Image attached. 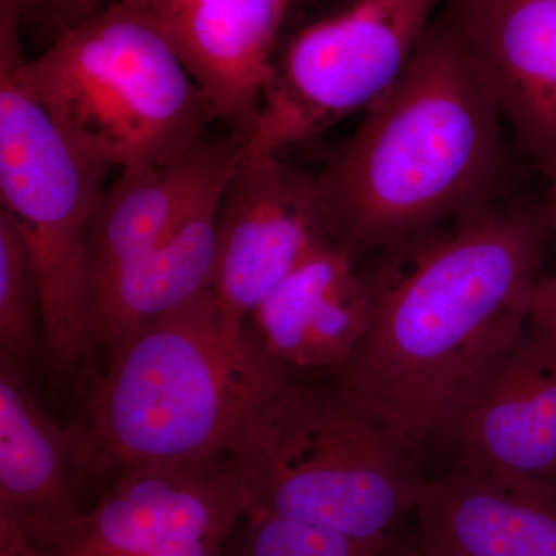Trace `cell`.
<instances>
[{
  "mask_svg": "<svg viewBox=\"0 0 556 556\" xmlns=\"http://www.w3.org/2000/svg\"><path fill=\"white\" fill-rule=\"evenodd\" d=\"M544 177L556 167V0H447L438 16Z\"/></svg>",
  "mask_w": 556,
  "mask_h": 556,
  "instance_id": "obj_11",
  "label": "cell"
},
{
  "mask_svg": "<svg viewBox=\"0 0 556 556\" xmlns=\"http://www.w3.org/2000/svg\"><path fill=\"white\" fill-rule=\"evenodd\" d=\"M25 76L60 129L110 169L181 160L218 123L206 91L129 0L28 58Z\"/></svg>",
  "mask_w": 556,
  "mask_h": 556,
  "instance_id": "obj_4",
  "label": "cell"
},
{
  "mask_svg": "<svg viewBox=\"0 0 556 556\" xmlns=\"http://www.w3.org/2000/svg\"><path fill=\"white\" fill-rule=\"evenodd\" d=\"M547 199L546 204H544V212H546V217L548 222V226H551L552 232H556V167L551 174L547 175Z\"/></svg>",
  "mask_w": 556,
  "mask_h": 556,
  "instance_id": "obj_22",
  "label": "cell"
},
{
  "mask_svg": "<svg viewBox=\"0 0 556 556\" xmlns=\"http://www.w3.org/2000/svg\"><path fill=\"white\" fill-rule=\"evenodd\" d=\"M529 320L556 342V276L538 280L529 300Z\"/></svg>",
  "mask_w": 556,
  "mask_h": 556,
  "instance_id": "obj_21",
  "label": "cell"
},
{
  "mask_svg": "<svg viewBox=\"0 0 556 556\" xmlns=\"http://www.w3.org/2000/svg\"><path fill=\"white\" fill-rule=\"evenodd\" d=\"M110 2L113 0H0V13L13 17L20 31L46 50Z\"/></svg>",
  "mask_w": 556,
  "mask_h": 556,
  "instance_id": "obj_20",
  "label": "cell"
},
{
  "mask_svg": "<svg viewBox=\"0 0 556 556\" xmlns=\"http://www.w3.org/2000/svg\"><path fill=\"white\" fill-rule=\"evenodd\" d=\"M551 232L544 207L503 200L376 255L371 325L332 390L419 453L457 387L526 327Z\"/></svg>",
  "mask_w": 556,
  "mask_h": 556,
  "instance_id": "obj_1",
  "label": "cell"
},
{
  "mask_svg": "<svg viewBox=\"0 0 556 556\" xmlns=\"http://www.w3.org/2000/svg\"><path fill=\"white\" fill-rule=\"evenodd\" d=\"M110 356L83 427L98 468L116 473L236 453L254 416L295 380L254 332L226 338L214 289Z\"/></svg>",
  "mask_w": 556,
  "mask_h": 556,
  "instance_id": "obj_3",
  "label": "cell"
},
{
  "mask_svg": "<svg viewBox=\"0 0 556 556\" xmlns=\"http://www.w3.org/2000/svg\"><path fill=\"white\" fill-rule=\"evenodd\" d=\"M413 556H424V555H420L419 552H417L415 544H413Z\"/></svg>",
  "mask_w": 556,
  "mask_h": 556,
  "instance_id": "obj_23",
  "label": "cell"
},
{
  "mask_svg": "<svg viewBox=\"0 0 556 556\" xmlns=\"http://www.w3.org/2000/svg\"><path fill=\"white\" fill-rule=\"evenodd\" d=\"M42 351V303L20 223L0 208V364L30 378Z\"/></svg>",
  "mask_w": 556,
  "mask_h": 556,
  "instance_id": "obj_18",
  "label": "cell"
},
{
  "mask_svg": "<svg viewBox=\"0 0 556 556\" xmlns=\"http://www.w3.org/2000/svg\"><path fill=\"white\" fill-rule=\"evenodd\" d=\"M412 543L424 556H556V484L507 471L427 479Z\"/></svg>",
  "mask_w": 556,
  "mask_h": 556,
  "instance_id": "obj_13",
  "label": "cell"
},
{
  "mask_svg": "<svg viewBox=\"0 0 556 556\" xmlns=\"http://www.w3.org/2000/svg\"><path fill=\"white\" fill-rule=\"evenodd\" d=\"M427 445L450 470L507 471L556 484V342L527 320L445 402Z\"/></svg>",
  "mask_w": 556,
  "mask_h": 556,
  "instance_id": "obj_9",
  "label": "cell"
},
{
  "mask_svg": "<svg viewBox=\"0 0 556 556\" xmlns=\"http://www.w3.org/2000/svg\"><path fill=\"white\" fill-rule=\"evenodd\" d=\"M252 489L236 453L134 467L75 518L5 556H222Z\"/></svg>",
  "mask_w": 556,
  "mask_h": 556,
  "instance_id": "obj_8",
  "label": "cell"
},
{
  "mask_svg": "<svg viewBox=\"0 0 556 556\" xmlns=\"http://www.w3.org/2000/svg\"><path fill=\"white\" fill-rule=\"evenodd\" d=\"M21 31L0 13V197L30 249L42 303V353L72 378L91 342L87 232L112 170L83 152L33 93Z\"/></svg>",
  "mask_w": 556,
  "mask_h": 556,
  "instance_id": "obj_6",
  "label": "cell"
},
{
  "mask_svg": "<svg viewBox=\"0 0 556 556\" xmlns=\"http://www.w3.org/2000/svg\"><path fill=\"white\" fill-rule=\"evenodd\" d=\"M252 507L362 541L397 540L427 479L412 445L298 380L260 409L236 450Z\"/></svg>",
  "mask_w": 556,
  "mask_h": 556,
  "instance_id": "obj_5",
  "label": "cell"
},
{
  "mask_svg": "<svg viewBox=\"0 0 556 556\" xmlns=\"http://www.w3.org/2000/svg\"><path fill=\"white\" fill-rule=\"evenodd\" d=\"M178 54L229 131L251 134L289 0H129Z\"/></svg>",
  "mask_w": 556,
  "mask_h": 556,
  "instance_id": "obj_12",
  "label": "cell"
},
{
  "mask_svg": "<svg viewBox=\"0 0 556 556\" xmlns=\"http://www.w3.org/2000/svg\"><path fill=\"white\" fill-rule=\"evenodd\" d=\"M247 138L207 135L174 163L123 170L105 188L87 232L89 280L169 239L193 215L222 200Z\"/></svg>",
  "mask_w": 556,
  "mask_h": 556,
  "instance_id": "obj_15",
  "label": "cell"
},
{
  "mask_svg": "<svg viewBox=\"0 0 556 556\" xmlns=\"http://www.w3.org/2000/svg\"><path fill=\"white\" fill-rule=\"evenodd\" d=\"M328 241L316 177L289 166L278 153L244 150L217 222L214 292L226 338H247L260 303Z\"/></svg>",
  "mask_w": 556,
  "mask_h": 556,
  "instance_id": "obj_10",
  "label": "cell"
},
{
  "mask_svg": "<svg viewBox=\"0 0 556 556\" xmlns=\"http://www.w3.org/2000/svg\"><path fill=\"white\" fill-rule=\"evenodd\" d=\"M219 203L208 204L163 243L90 278L93 348L112 354L139 329L214 289Z\"/></svg>",
  "mask_w": 556,
  "mask_h": 556,
  "instance_id": "obj_17",
  "label": "cell"
},
{
  "mask_svg": "<svg viewBox=\"0 0 556 556\" xmlns=\"http://www.w3.org/2000/svg\"><path fill=\"white\" fill-rule=\"evenodd\" d=\"M222 556H413L412 541H362L249 508Z\"/></svg>",
  "mask_w": 556,
  "mask_h": 556,
  "instance_id": "obj_19",
  "label": "cell"
},
{
  "mask_svg": "<svg viewBox=\"0 0 556 556\" xmlns=\"http://www.w3.org/2000/svg\"><path fill=\"white\" fill-rule=\"evenodd\" d=\"M28 380L0 364V525L35 541L87 507L83 482L98 466L83 426H58Z\"/></svg>",
  "mask_w": 556,
  "mask_h": 556,
  "instance_id": "obj_14",
  "label": "cell"
},
{
  "mask_svg": "<svg viewBox=\"0 0 556 556\" xmlns=\"http://www.w3.org/2000/svg\"><path fill=\"white\" fill-rule=\"evenodd\" d=\"M364 115L314 175L329 237L357 262L507 200L506 126L438 16Z\"/></svg>",
  "mask_w": 556,
  "mask_h": 556,
  "instance_id": "obj_2",
  "label": "cell"
},
{
  "mask_svg": "<svg viewBox=\"0 0 556 556\" xmlns=\"http://www.w3.org/2000/svg\"><path fill=\"white\" fill-rule=\"evenodd\" d=\"M442 0H289L247 152L309 144L401 78Z\"/></svg>",
  "mask_w": 556,
  "mask_h": 556,
  "instance_id": "obj_7",
  "label": "cell"
},
{
  "mask_svg": "<svg viewBox=\"0 0 556 556\" xmlns=\"http://www.w3.org/2000/svg\"><path fill=\"white\" fill-rule=\"evenodd\" d=\"M357 260L328 241L314 251L252 313L254 336L283 364L336 371L364 342L372 294Z\"/></svg>",
  "mask_w": 556,
  "mask_h": 556,
  "instance_id": "obj_16",
  "label": "cell"
}]
</instances>
